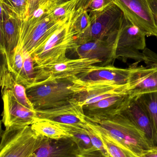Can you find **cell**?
Returning <instances> with one entry per match:
<instances>
[{
    "label": "cell",
    "instance_id": "obj_1",
    "mask_svg": "<svg viewBox=\"0 0 157 157\" xmlns=\"http://www.w3.org/2000/svg\"><path fill=\"white\" fill-rule=\"evenodd\" d=\"M85 119L105 130L130 157H142L145 150L154 148L144 133L138 128L125 109L110 113H85Z\"/></svg>",
    "mask_w": 157,
    "mask_h": 157
},
{
    "label": "cell",
    "instance_id": "obj_10",
    "mask_svg": "<svg viewBox=\"0 0 157 157\" xmlns=\"http://www.w3.org/2000/svg\"><path fill=\"white\" fill-rule=\"evenodd\" d=\"M23 22L7 7L1 6L0 50L7 66L12 54L20 43Z\"/></svg>",
    "mask_w": 157,
    "mask_h": 157
},
{
    "label": "cell",
    "instance_id": "obj_7",
    "mask_svg": "<svg viewBox=\"0 0 157 157\" xmlns=\"http://www.w3.org/2000/svg\"><path fill=\"white\" fill-rule=\"evenodd\" d=\"M90 26L83 34L76 36L77 46L90 40H103L120 31L124 14L115 3L100 13L89 15Z\"/></svg>",
    "mask_w": 157,
    "mask_h": 157
},
{
    "label": "cell",
    "instance_id": "obj_35",
    "mask_svg": "<svg viewBox=\"0 0 157 157\" xmlns=\"http://www.w3.org/2000/svg\"></svg>",
    "mask_w": 157,
    "mask_h": 157
},
{
    "label": "cell",
    "instance_id": "obj_26",
    "mask_svg": "<svg viewBox=\"0 0 157 157\" xmlns=\"http://www.w3.org/2000/svg\"><path fill=\"white\" fill-rule=\"evenodd\" d=\"M23 49L20 43L12 54L9 64L7 66L9 71L13 74L16 80L19 83L23 71Z\"/></svg>",
    "mask_w": 157,
    "mask_h": 157
},
{
    "label": "cell",
    "instance_id": "obj_8",
    "mask_svg": "<svg viewBox=\"0 0 157 157\" xmlns=\"http://www.w3.org/2000/svg\"><path fill=\"white\" fill-rule=\"evenodd\" d=\"M138 66L133 64L124 69L115 67L113 64L94 65L87 72L79 75L78 78L85 86L93 85H130Z\"/></svg>",
    "mask_w": 157,
    "mask_h": 157
},
{
    "label": "cell",
    "instance_id": "obj_3",
    "mask_svg": "<svg viewBox=\"0 0 157 157\" xmlns=\"http://www.w3.org/2000/svg\"><path fill=\"white\" fill-rule=\"evenodd\" d=\"M45 139L31 125L5 129L2 136L0 157H32Z\"/></svg>",
    "mask_w": 157,
    "mask_h": 157
},
{
    "label": "cell",
    "instance_id": "obj_14",
    "mask_svg": "<svg viewBox=\"0 0 157 157\" xmlns=\"http://www.w3.org/2000/svg\"><path fill=\"white\" fill-rule=\"evenodd\" d=\"M119 32L103 40H90L77 46L73 50L80 59L100 61L102 65L111 64L115 58Z\"/></svg>",
    "mask_w": 157,
    "mask_h": 157
},
{
    "label": "cell",
    "instance_id": "obj_25",
    "mask_svg": "<svg viewBox=\"0 0 157 157\" xmlns=\"http://www.w3.org/2000/svg\"><path fill=\"white\" fill-rule=\"evenodd\" d=\"M136 98L149 114L157 134V91L142 94Z\"/></svg>",
    "mask_w": 157,
    "mask_h": 157
},
{
    "label": "cell",
    "instance_id": "obj_28",
    "mask_svg": "<svg viewBox=\"0 0 157 157\" xmlns=\"http://www.w3.org/2000/svg\"><path fill=\"white\" fill-rule=\"evenodd\" d=\"M18 17L25 20L28 17L29 0H0Z\"/></svg>",
    "mask_w": 157,
    "mask_h": 157
},
{
    "label": "cell",
    "instance_id": "obj_12",
    "mask_svg": "<svg viewBox=\"0 0 157 157\" xmlns=\"http://www.w3.org/2000/svg\"><path fill=\"white\" fill-rule=\"evenodd\" d=\"M35 110L37 121H50L64 125H86L84 107L74 98L58 107Z\"/></svg>",
    "mask_w": 157,
    "mask_h": 157
},
{
    "label": "cell",
    "instance_id": "obj_30",
    "mask_svg": "<svg viewBox=\"0 0 157 157\" xmlns=\"http://www.w3.org/2000/svg\"><path fill=\"white\" fill-rule=\"evenodd\" d=\"M52 1L54 0H29L28 17L39 6L42 5L47 2Z\"/></svg>",
    "mask_w": 157,
    "mask_h": 157
},
{
    "label": "cell",
    "instance_id": "obj_20",
    "mask_svg": "<svg viewBox=\"0 0 157 157\" xmlns=\"http://www.w3.org/2000/svg\"><path fill=\"white\" fill-rule=\"evenodd\" d=\"M33 130L41 136L52 140H62L73 137L66 125L47 121H38L31 125Z\"/></svg>",
    "mask_w": 157,
    "mask_h": 157
},
{
    "label": "cell",
    "instance_id": "obj_17",
    "mask_svg": "<svg viewBox=\"0 0 157 157\" xmlns=\"http://www.w3.org/2000/svg\"><path fill=\"white\" fill-rule=\"evenodd\" d=\"M126 111L134 122L144 133L153 144L156 133L153 122L148 113L137 98L132 99Z\"/></svg>",
    "mask_w": 157,
    "mask_h": 157
},
{
    "label": "cell",
    "instance_id": "obj_19",
    "mask_svg": "<svg viewBox=\"0 0 157 157\" xmlns=\"http://www.w3.org/2000/svg\"><path fill=\"white\" fill-rule=\"evenodd\" d=\"M133 98L127 93L113 95L95 103L84 106L87 111L110 113L125 109Z\"/></svg>",
    "mask_w": 157,
    "mask_h": 157
},
{
    "label": "cell",
    "instance_id": "obj_21",
    "mask_svg": "<svg viewBox=\"0 0 157 157\" xmlns=\"http://www.w3.org/2000/svg\"><path fill=\"white\" fill-rule=\"evenodd\" d=\"M86 122L87 124L101 139L110 157H130L123 148L101 127L87 121Z\"/></svg>",
    "mask_w": 157,
    "mask_h": 157
},
{
    "label": "cell",
    "instance_id": "obj_22",
    "mask_svg": "<svg viewBox=\"0 0 157 157\" xmlns=\"http://www.w3.org/2000/svg\"><path fill=\"white\" fill-rule=\"evenodd\" d=\"M57 3V0H54L47 2L39 6L26 20H23L21 31L36 25L41 20L49 16Z\"/></svg>",
    "mask_w": 157,
    "mask_h": 157
},
{
    "label": "cell",
    "instance_id": "obj_2",
    "mask_svg": "<svg viewBox=\"0 0 157 157\" xmlns=\"http://www.w3.org/2000/svg\"><path fill=\"white\" fill-rule=\"evenodd\" d=\"M85 89L77 77L32 86L26 89V92L35 110L46 109L65 104Z\"/></svg>",
    "mask_w": 157,
    "mask_h": 157
},
{
    "label": "cell",
    "instance_id": "obj_31",
    "mask_svg": "<svg viewBox=\"0 0 157 157\" xmlns=\"http://www.w3.org/2000/svg\"><path fill=\"white\" fill-rule=\"evenodd\" d=\"M142 157H157V150L153 148L149 150H145L141 155Z\"/></svg>",
    "mask_w": 157,
    "mask_h": 157
},
{
    "label": "cell",
    "instance_id": "obj_16",
    "mask_svg": "<svg viewBox=\"0 0 157 157\" xmlns=\"http://www.w3.org/2000/svg\"><path fill=\"white\" fill-rule=\"evenodd\" d=\"M157 91V63L142 66L128 93L132 98Z\"/></svg>",
    "mask_w": 157,
    "mask_h": 157
},
{
    "label": "cell",
    "instance_id": "obj_4",
    "mask_svg": "<svg viewBox=\"0 0 157 157\" xmlns=\"http://www.w3.org/2000/svg\"><path fill=\"white\" fill-rule=\"evenodd\" d=\"M70 18L41 48L31 55L36 66L49 65L62 61L67 58V51L75 48L76 35L70 26Z\"/></svg>",
    "mask_w": 157,
    "mask_h": 157
},
{
    "label": "cell",
    "instance_id": "obj_27",
    "mask_svg": "<svg viewBox=\"0 0 157 157\" xmlns=\"http://www.w3.org/2000/svg\"><path fill=\"white\" fill-rule=\"evenodd\" d=\"M79 0H71L61 4H57L53 9L51 15L61 20L69 19L75 11Z\"/></svg>",
    "mask_w": 157,
    "mask_h": 157
},
{
    "label": "cell",
    "instance_id": "obj_5",
    "mask_svg": "<svg viewBox=\"0 0 157 157\" xmlns=\"http://www.w3.org/2000/svg\"><path fill=\"white\" fill-rule=\"evenodd\" d=\"M145 33L124 16L116 41L115 58L125 62L129 59L147 64Z\"/></svg>",
    "mask_w": 157,
    "mask_h": 157
},
{
    "label": "cell",
    "instance_id": "obj_18",
    "mask_svg": "<svg viewBox=\"0 0 157 157\" xmlns=\"http://www.w3.org/2000/svg\"><path fill=\"white\" fill-rule=\"evenodd\" d=\"M0 85L2 91L10 90L21 104L30 110H35L33 104L28 98L26 87L17 81L4 61L0 68Z\"/></svg>",
    "mask_w": 157,
    "mask_h": 157
},
{
    "label": "cell",
    "instance_id": "obj_11",
    "mask_svg": "<svg viewBox=\"0 0 157 157\" xmlns=\"http://www.w3.org/2000/svg\"><path fill=\"white\" fill-rule=\"evenodd\" d=\"M70 17L61 20L53 17L50 14L36 25L21 31L20 43L23 50L32 55L41 48L60 28L67 23Z\"/></svg>",
    "mask_w": 157,
    "mask_h": 157
},
{
    "label": "cell",
    "instance_id": "obj_34",
    "mask_svg": "<svg viewBox=\"0 0 157 157\" xmlns=\"http://www.w3.org/2000/svg\"><path fill=\"white\" fill-rule=\"evenodd\" d=\"M57 4H61L62 3L65 2H67V1H71V0H57Z\"/></svg>",
    "mask_w": 157,
    "mask_h": 157
},
{
    "label": "cell",
    "instance_id": "obj_13",
    "mask_svg": "<svg viewBox=\"0 0 157 157\" xmlns=\"http://www.w3.org/2000/svg\"><path fill=\"white\" fill-rule=\"evenodd\" d=\"M3 103L2 121L5 129L31 125L37 121L36 110L22 105L10 90L2 91Z\"/></svg>",
    "mask_w": 157,
    "mask_h": 157
},
{
    "label": "cell",
    "instance_id": "obj_9",
    "mask_svg": "<svg viewBox=\"0 0 157 157\" xmlns=\"http://www.w3.org/2000/svg\"><path fill=\"white\" fill-rule=\"evenodd\" d=\"M124 16L147 36H157V25L148 0H114Z\"/></svg>",
    "mask_w": 157,
    "mask_h": 157
},
{
    "label": "cell",
    "instance_id": "obj_32",
    "mask_svg": "<svg viewBox=\"0 0 157 157\" xmlns=\"http://www.w3.org/2000/svg\"><path fill=\"white\" fill-rule=\"evenodd\" d=\"M157 25V0H148Z\"/></svg>",
    "mask_w": 157,
    "mask_h": 157
},
{
    "label": "cell",
    "instance_id": "obj_33",
    "mask_svg": "<svg viewBox=\"0 0 157 157\" xmlns=\"http://www.w3.org/2000/svg\"><path fill=\"white\" fill-rule=\"evenodd\" d=\"M91 0H80L76 7L75 10L80 8H86Z\"/></svg>",
    "mask_w": 157,
    "mask_h": 157
},
{
    "label": "cell",
    "instance_id": "obj_6",
    "mask_svg": "<svg viewBox=\"0 0 157 157\" xmlns=\"http://www.w3.org/2000/svg\"><path fill=\"white\" fill-rule=\"evenodd\" d=\"M100 63H101L97 60L67 58L53 64L35 66L36 77L30 87L55 80L77 78Z\"/></svg>",
    "mask_w": 157,
    "mask_h": 157
},
{
    "label": "cell",
    "instance_id": "obj_23",
    "mask_svg": "<svg viewBox=\"0 0 157 157\" xmlns=\"http://www.w3.org/2000/svg\"><path fill=\"white\" fill-rule=\"evenodd\" d=\"M90 23L89 13L84 8L75 10L70 18V26L76 36L83 34L89 27Z\"/></svg>",
    "mask_w": 157,
    "mask_h": 157
},
{
    "label": "cell",
    "instance_id": "obj_29",
    "mask_svg": "<svg viewBox=\"0 0 157 157\" xmlns=\"http://www.w3.org/2000/svg\"><path fill=\"white\" fill-rule=\"evenodd\" d=\"M113 3L114 0H91L86 9L91 15L102 12Z\"/></svg>",
    "mask_w": 157,
    "mask_h": 157
},
{
    "label": "cell",
    "instance_id": "obj_24",
    "mask_svg": "<svg viewBox=\"0 0 157 157\" xmlns=\"http://www.w3.org/2000/svg\"><path fill=\"white\" fill-rule=\"evenodd\" d=\"M23 56L24 64L19 83L27 89L33 84L35 80L36 64L31 55L24 50H23Z\"/></svg>",
    "mask_w": 157,
    "mask_h": 157
},
{
    "label": "cell",
    "instance_id": "obj_15",
    "mask_svg": "<svg viewBox=\"0 0 157 157\" xmlns=\"http://www.w3.org/2000/svg\"><path fill=\"white\" fill-rule=\"evenodd\" d=\"M130 85L125 86L93 85L86 86L84 91L77 94L74 98L83 106L95 103L113 95L127 93Z\"/></svg>",
    "mask_w": 157,
    "mask_h": 157
}]
</instances>
